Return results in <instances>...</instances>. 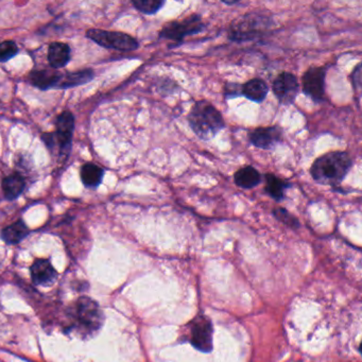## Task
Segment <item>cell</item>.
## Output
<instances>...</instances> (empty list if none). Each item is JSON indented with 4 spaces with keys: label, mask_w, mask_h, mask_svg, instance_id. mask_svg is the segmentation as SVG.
<instances>
[{
    "label": "cell",
    "mask_w": 362,
    "mask_h": 362,
    "mask_svg": "<svg viewBox=\"0 0 362 362\" xmlns=\"http://www.w3.org/2000/svg\"><path fill=\"white\" fill-rule=\"evenodd\" d=\"M353 165V158L347 152H328L313 162L310 167V175L321 185L337 187L349 175Z\"/></svg>",
    "instance_id": "cell-1"
},
{
    "label": "cell",
    "mask_w": 362,
    "mask_h": 362,
    "mask_svg": "<svg viewBox=\"0 0 362 362\" xmlns=\"http://www.w3.org/2000/svg\"><path fill=\"white\" fill-rule=\"evenodd\" d=\"M187 120L194 134L205 141L215 139L226 128L223 116L207 100L197 101L188 114Z\"/></svg>",
    "instance_id": "cell-2"
},
{
    "label": "cell",
    "mask_w": 362,
    "mask_h": 362,
    "mask_svg": "<svg viewBox=\"0 0 362 362\" xmlns=\"http://www.w3.org/2000/svg\"><path fill=\"white\" fill-rule=\"evenodd\" d=\"M271 26V20L257 13H249L234 20L228 30V39L236 43L253 41L264 35Z\"/></svg>",
    "instance_id": "cell-3"
},
{
    "label": "cell",
    "mask_w": 362,
    "mask_h": 362,
    "mask_svg": "<svg viewBox=\"0 0 362 362\" xmlns=\"http://www.w3.org/2000/svg\"><path fill=\"white\" fill-rule=\"evenodd\" d=\"M205 29V24L198 14H192L183 20L173 21L164 25L158 33L160 39L169 40L179 44L183 43L185 37L198 35Z\"/></svg>",
    "instance_id": "cell-4"
},
{
    "label": "cell",
    "mask_w": 362,
    "mask_h": 362,
    "mask_svg": "<svg viewBox=\"0 0 362 362\" xmlns=\"http://www.w3.org/2000/svg\"><path fill=\"white\" fill-rule=\"evenodd\" d=\"M86 37L103 47L118 50V52H134L139 47V42L127 33L90 29L86 33Z\"/></svg>",
    "instance_id": "cell-5"
},
{
    "label": "cell",
    "mask_w": 362,
    "mask_h": 362,
    "mask_svg": "<svg viewBox=\"0 0 362 362\" xmlns=\"http://www.w3.org/2000/svg\"><path fill=\"white\" fill-rule=\"evenodd\" d=\"M74 319L78 326L86 332H93L100 328L103 321L99 305L88 296L80 298L74 308Z\"/></svg>",
    "instance_id": "cell-6"
},
{
    "label": "cell",
    "mask_w": 362,
    "mask_h": 362,
    "mask_svg": "<svg viewBox=\"0 0 362 362\" xmlns=\"http://www.w3.org/2000/svg\"><path fill=\"white\" fill-rule=\"evenodd\" d=\"M326 67H309L302 77L303 92L315 103H322L325 99Z\"/></svg>",
    "instance_id": "cell-7"
},
{
    "label": "cell",
    "mask_w": 362,
    "mask_h": 362,
    "mask_svg": "<svg viewBox=\"0 0 362 362\" xmlns=\"http://www.w3.org/2000/svg\"><path fill=\"white\" fill-rule=\"evenodd\" d=\"M272 90L281 105H291L300 92V83L293 74L284 71L273 81Z\"/></svg>",
    "instance_id": "cell-8"
},
{
    "label": "cell",
    "mask_w": 362,
    "mask_h": 362,
    "mask_svg": "<svg viewBox=\"0 0 362 362\" xmlns=\"http://www.w3.org/2000/svg\"><path fill=\"white\" fill-rule=\"evenodd\" d=\"M213 332L211 320L199 315L190 326V343L199 351L207 353L213 349Z\"/></svg>",
    "instance_id": "cell-9"
},
{
    "label": "cell",
    "mask_w": 362,
    "mask_h": 362,
    "mask_svg": "<svg viewBox=\"0 0 362 362\" xmlns=\"http://www.w3.org/2000/svg\"><path fill=\"white\" fill-rule=\"evenodd\" d=\"M249 141L254 147L272 150L283 141L284 131L281 127H259L250 131Z\"/></svg>",
    "instance_id": "cell-10"
},
{
    "label": "cell",
    "mask_w": 362,
    "mask_h": 362,
    "mask_svg": "<svg viewBox=\"0 0 362 362\" xmlns=\"http://www.w3.org/2000/svg\"><path fill=\"white\" fill-rule=\"evenodd\" d=\"M75 130V117L69 111L63 112L56 122V132L52 133L54 145L60 147L62 154H69L71 151V139Z\"/></svg>",
    "instance_id": "cell-11"
},
{
    "label": "cell",
    "mask_w": 362,
    "mask_h": 362,
    "mask_svg": "<svg viewBox=\"0 0 362 362\" xmlns=\"http://www.w3.org/2000/svg\"><path fill=\"white\" fill-rule=\"evenodd\" d=\"M62 78L63 74L59 73L56 69H41V71H33L29 75V81L35 88L46 90L49 88H58Z\"/></svg>",
    "instance_id": "cell-12"
},
{
    "label": "cell",
    "mask_w": 362,
    "mask_h": 362,
    "mask_svg": "<svg viewBox=\"0 0 362 362\" xmlns=\"http://www.w3.org/2000/svg\"><path fill=\"white\" fill-rule=\"evenodd\" d=\"M31 276L37 285H49L56 279L57 272L49 260L37 259L31 267Z\"/></svg>",
    "instance_id": "cell-13"
},
{
    "label": "cell",
    "mask_w": 362,
    "mask_h": 362,
    "mask_svg": "<svg viewBox=\"0 0 362 362\" xmlns=\"http://www.w3.org/2000/svg\"><path fill=\"white\" fill-rule=\"evenodd\" d=\"M71 61V48L67 44L54 42L48 49V62L52 69H63Z\"/></svg>",
    "instance_id": "cell-14"
},
{
    "label": "cell",
    "mask_w": 362,
    "mask_h": 362,
    "mask_svg": "<svg viewBox=\"0 0 362 362\" xmlns=\"http://www.w3.org/2000/svg\"><path fill=\"white\" fill-rule=\"evenodd\" d=\"M241 93H243V96H245L249 100L256 103H262V101L266 100L267 96H268V84L259 78H254V79L247 81V83L243 84Z\"/></svg>",
    "instance_id": "cell-15"
},
{
    "label": "cell",
    "mask_w": 362,
    "mask_h": 362,
    "mask_svg": "<svg viewBox=\"0 0 362 362\" xmlns=\"http://www.w3.org/2000/svg\"><path fill=\"white\" fill-rule=\"evenodd\" d=\"M262 175L253 166H245L234 173V182L238 187L252 189L262 183Z\"/></svg>",
    "instance_id": "cell-16"
},
{
    "label": "cell",
    "mask_w": 362,
    "mask_h": 362,
    "mask_svg": "<svg viewBox=\"0 0 362 362\" xmlns=\"http://www.w3.org/2000/svg\"><path fill=\"white\" fill-rule=\"evenodd\" d=\"M264 180H266L264 190H266L268 196H270L273 200L277 201V202L284 200L286 190L291 187V184L288 183L285 180H281L274 173H266Z\"/></svg>",
    "instance_id": "cell-17"
},
{
    "label": "cell",
    "mask_w": 362,
    "mask_h": 362,
    "mask_svg": "<svg viewBox=\"0 0 362 362\" xmlns=\"http://www.w3.org/2000/svg\"><path fill=\"white\" fill-rule=\"evenodd\" d=\"M4 194L8 200H16L18 199L26 187V181L20 173H12L8 175L1 182Z\"/></svg>",
    "instance_id": "cell-18"
},
{
    "label": "cell",
    "mask_w": 362,
    "mask_h": 362,
    "mask_svg": "<svg viewBox=\"0 0 362 362\" xmlns=\"http://www.w3.org/2000/svg\"><path fill=\"white\" fill-rule=\"evenodd\" d=\"M80 175H81L82 182H83L86 187L96 188L103 182L105 171L100 167L97 166V165L92 164V163H86V164L82 166Z\"/></svg>",
    "instance_id": "cell-19"
},
{
    "label": "cell",
    "mask_w": 362,
    "mask_h": 362,
    "mask_svg": "<svg viewBox=\"0 0 362 362\" xmlns=\"http://www.w3.org/2000/svg\"><path fill=\"white\" fill-rule=\"evenodd\" d=\"M28 233L29 230L26 224L20 220V221H16V223L6 228L1 233V238L9 245H16L26 238Z\"/></svg>",
    "instance_id": "cell-20"
},
{
    "label": "cell",
    "mask_w": 362,
    "mask_h": 362,
    "mask_svg": "<svg viewBox=\"0 0 362 362\" xmlns=\"http://www.w3.org/2000/svg\"><path fill=\"white\" fill-rule=\"evenodd\" d=\"M93 78H94V73L90 69L66 74V75H63L62 81L58 88H69L82 86V84L92 81Z\"/></svg>",
    "instance_id": "cell-21"
},
{
    "label": "cell",
    "mask_w": 362,
    "mask_h": 362,
    "mask_svg": "<svg viewBox=\"0 0 362 362\" xmlns=\"http://www.w3.org/2000/svg\"><path fill=\"white\" fill-rule=\"evenodd\" d=\"M165 4L166 3L162 0H133L132 1L135 9L146 16H153L158 13L164 7Z\"/></svg>",
    "instance_id": "cell-22"
},
{
    "label": "cell",
    "mask_w": 362,
    "mask_h": 362,
    "mask_svg": "<svg viewBox=\"0 0 362 362\" xmlns=\"http://www.w3.org/2000/svg\"><path fill=\"white\" fill-rule=\"evenodd\" d=\"M273 215L279 221L285 223L286 226H290L292 228H300V222L296 219V216L290 214L287 209H284V207H275L273 209Z\"/></svg>",
    "instance_id": "cell-23"
},
{
    "label": "cell",
    "mask_w": 362,
    "mask_h": 362,
    "mask_svg": "<svg viewBox=\"0 0 362 362\" xmlns=\"http://www.w3.org/2000/svg\"><path fill=\"white\" fill-rule=\"evenodd\" d=\"M18 54V47L13 41L0 43V62H7Z\"/></svg>",
    "instance_id": "cell-24"
},
{
    "label": "cell",
    "mask_w": 362,
    "mask_h": 362,
    "mask_svg": "<svg viewBox=\"0 0 362 362\" xmlns=\"http://www.w3.org/2000/svg\"><path fill=\"white\" fill-rule=\"evenodd\" d=\"M241 88H243L241 84L230 83L228 82L224 86V96H226V99L237 98V97L243 96Z\"/></svg>",
    "instance_id": "cell-25"
},
{
    "label": "cell",
    "mask_w": 362,
    "mask_h": 362,
    "mask_svg": "<svg viewBox=\"0 0 362 362\" xmlns=\"http://www.w3.org/2000/svg\"><path fill=\"white\" fill-rule=\"evenodd\" d=\"M351 81H353V86L355 90H359L361 86V69H360V64L357 65L355 69H354L353 75H351Z\"/></svg>",
    "instance_id": "cell-26"
},
{
    "label": "cell",
    "mask_w": 362,
    "mask_h": 362,
    "mask_svg": "<svg viewBox=\"0 0 362 362\" xmlns=\"http://www.w3.org/2000/svg\"><path fill=\"white\" fill-rule=\"evenodd\" d=\"M222 3H223L224 5L226 6H234L236 5V4L238 3V1H222Z\"/></svg>",
    "instance_id": "cell-27"
}]
</instances>
